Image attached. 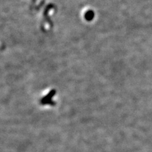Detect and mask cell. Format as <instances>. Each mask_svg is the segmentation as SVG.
Masks as SVG:
<instances>
[{
  "mask_svg": "<svg viewBox=\"0 0 152 152\" xmlns=\"http://www.w3.org/2000/svg\"><path fill=\"white\" fill-rule=\"evenodd\" d=\"M94 16H95L94 12H93L92 10H89L87 11V12H86L84 17H85V19L87 20V21H91V20H93V19L94 18Z\"/></svg>",
  "mask_w": 152,
  "mask_h": 152,
  "instance_id": "cell-1",
  "label": "cell"
}]
</instances>
